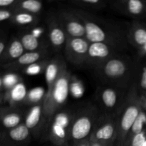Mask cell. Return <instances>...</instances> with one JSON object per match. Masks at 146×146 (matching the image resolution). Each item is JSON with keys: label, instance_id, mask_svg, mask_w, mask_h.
Returning <instances> with one entry per match:
<instances>
[{"label": "cell", "instance_id": "cell-1", "mask_svg": "<svg viewBox=\"0 0 146 146\" xmlns=\"http://www.w3.org/2000/svg\"><path fill=\"white\" fill-rule=\"evenodd\" d=\"M72 10L82 21L86 30L85 38L90 44L102 42L114 47L119 44V34L110 24L87 11L78 9Z\"/></svg>", "mask_w": 146, "mask_h": 146}, {"label": "cell", "instance_id": "cell-2", "mask_svg": "<svg viewBox=\"0 0 146 146\" xmlns=\"http://www.w3.org/2000/svg\"><path fill=\"white\" fill-rule=\"evenodd\" d=\"M71 75L66 68L49 92L46 94L45 99L43 103V118L44 125L48 124L54 115L60 111L65 104L71 85Z\"/></svg>", "mask_w": 146, "mask_h": 146}, {"label": "cell", "instance_id": "cell-3", "mask_svg": "<svg viewBox=\"0 0 146 146\" xmlns=\"http://www.w3.org/2000/svg\"><path fill=\"white\" fill-rule=\"evenodd\" d=\"M142 108L141 101L135 97L134 94H130L125 100L119 111L117 121L118 136L115 146H122L125 136L131 130Z\"/></svg>", "mask_w": 146, "mask_h": 146}, {"label": "cell", "instance_id": "cell-4", "mask_svg": "<svg viewBox=\"0 0 146 146\" xmlns=\"http://www.w3.org/2000/svg\"><path fill=\"white\" fill-rule=\"evenodd\" d=\"M74 114L68 111H59L54 115L48 125V137L56 146H66L70 140V131Z\"/></svg>", "mask_w": 146, "mask_h": 146}, {"label": "cell", "instance_id": "cell-5", "mask_svg": "<svg viewBox=\"0 0 146 146\" xmlns=\"http://www.w3.org/2000/svg\"><path fill=\"white\" fill-rule=\"evenodd\" d=\"M98 118L96 109L94 108H87L75 114L71 124L70 140L76 144L88 139Z\"/></svg>", "mask_w": 146, "mask_h": 146}, {"label": "cell", "instance_id": "cell-6", "mask_svg": "<svg viewBox=\"0 0 146 146\" xmlns=\"http://www.w3.org/2000/svg\"><path fill=\"white\" fill-rule=\"evenodd\" d=\"M96 70L103 79L115 84L127 79L129 74V66L127 61L124 58L115 56L97 67Z\"/></svg>", "mask_w": 146, "mask_h": 146}, {"label": "cell", "instance_id": "cell-7", "mask_svg": "<svg viewBox=\"0 0 146 146\" xmlns=\"http://www.w3.org/2000/svg\"><path fill=\"white\" fill-rule=\"evenodd\" d=\"M117 136L118 127L116 119L106 115L98 118L89 141H97L114 146L116 143Z\"/></svg>", "mask_w": 146, "mask_h": 146}, {"label": "cell", "instance_id": "cell-8", "mask_svg": "<svg viewBox=\"0 0 146 146\" xmlns=\"http://www.w3.org/2000/svg\"><path fill=\"white\" fill-rule=\"evenodd\" d=\"M90 43L86 38L67 37L64 46L66 58L74 65L86 64Z\"/></svg>", "mask_w": 146, "mask_h": 146}, {"label": "cell", "instance_id": "cell-9", "mask_svg": "<svg viewBox=\"0 0 146 146\" xmlns=\"http://www.w3.org/2000/svg\"><path fill=\"white\" fill-rule=\"evenodd\" d=\"M67 37L85 38L86 30L82 21L72 9H64L56 14Z\"/></svg>", "mask_w": 146, "mask_h": 146}, {"label": "cell", "instance_id": "cell-10", "mask_svg": "<svg viewBox=\"0 0 146 146\" xmlns=\"http://www.w3.org/2000/svg\"><path fill=\"white\" fill-rule=\"evenodd\" d=\"M115 53L114 46L110 44L102 42L91 43L88 48L86 64L96 68L106 61L114 56Z\"/></svg>", "mask_w": 146, "mask_h": 146}, {"label": "cell", "instance_id": "cell-11", "mask_svg": "<svg viewBox=\"0 0 146 146\" xmlns=\"http://www.w3.org/2000/svg\"><path fill=\"white\" fill-rule=\"evenodd\" d=\"M48 38L51 46L56 51L64 48L67 36L56 15H50L47 19Z\"/></svg>", "mask_w": 146, "mask_h": 146}, {"label": "cell", "instance_id": "cell-12", "mask_svg": "<svg viewBox=\"0 0 146 146\" xmlns=\"http://www.w3.org/2000/svg\"><path fill=\"white\" fill-rule=\"evenodd\" d=\"M66 68H67L66 64L60 56H55L48 61L44 71L47 84L46 93L51 91L56 80Z\"/></svg>", "mask_w": 146, "mask_h": 146}, {"label": "cell", "instance_id": "cell-13", "mask_svg": "<svg viewBox=\"0 0 146 146\" xmlns=\"http://www.w3.org/2000/svg\"><path fill=\"white\" fill-rule=\"evenodd\" d=\"M99 97L104 108L110 111L115 109L120 111L125 102L122 101V97L119 91L111 87L102 88L99 93Z\"/></svg>", "mask_w": 146, "mask_h": 146}, {"label": "cell", "instance_id": "cell-14", "mask_svg": "<svg viewBox=\"0 0 146 146\" xmlns=\"http://www.w3.org/2000/svg\"><path fill=\"white\" fill-rule=\"evenodd\" d=\"M30 132L36 133L44 125L43 118V104L34 105L27 113L24 123Z\"/></svg>", "mask_w": 146, "mask_h": 146}, {"label": "cell", "instance_id": "cell-15", "mask_svg": "<svg viewBox=\"0 0 146 146\" xmlns=\"http://www.w3.org/2000/svg\"><path fill=\"white\" fill-rule=\"evenodd\" d=\"M115 7L131 17L141 16L145 9V3L141 0H121L115 3Z\"/></svg>", "mask_w": 146, "mask_h": 146}, {"label": "cell", "instance_id": "cell-16", "mask_svg": "<svg viewBox=\"0 0 146 146\" xmlns=\"http://www.w3.org/2000/svg\"><path fill=\"white\" fill-rule=\"evenodd\" d=\"M47 55L48 51L46 48L34 52H25L18 59L16 60L13 65H14L15 67H27L31 64L45 59Z\"/></svg>", "mask_w": 146, "mask_h": 146}, {"label": "cell", "instance_id": "cell-17", "mask_svg": "<svg viewBox=\"0 0 146 146\" xmlns=\"http://www.w3.org/2000/svg\"><path fill=\"white\" fill-rule=\"evenodd\" d=\"M128 37L134 45L139 47L146 46V28L134 24L128 31Z\"/></svg>", "mask_w": 146, "mask_h": 146}, {"label": "cell", "instance_id": "cell-18", "mask_svg": "<svg viewBox=\"0 0 146 146\" xmlns=\"http://www.w3.org/2000/svg\"><path fill=\"white\" fill-rule=\"evenodd\" d=\"M20 41L27 52H34L39 50L46 49L39 38L31 33H26L23 34Z\"/></svg>", "mask_w": 146, "mask_h": 146}, {"label": "cell", "instance_id": "cell-19", "mask_svg": "<svg viewBox=\"0 0 146 146\" xmlns=\"http://www.w3.org/2000/svg\"><path fill=\"white\" fill-rule=\"evenodd\" d=\"M17 11L27 12L33 15L38 16L41 12L43 4L38 0H25V1H17L14 6Z\"/></svg>", "mask_w": 146, "mask_h": 146}, {"label": "cell", "instance_id": "cell-20", "mask_svg": "<svg viewBox=\"0 0 146 146\" xmlns=\"http://www.w3.org/2000/svg\"><path fill=\"white\" fill-rule=\"evenodd\" d=\"M145 124H146V114L141 111L138 115V118H137L136 121H135L133 126L131 127V130L125 136L122 146H128L130 142L132 141V139L135 135L142 133L143 131V127Z\"/></svg>", "mask_w": 146, "mask_h": 146}, {"label": "cell", "instance_id": "cell-21", "mask_svg": "<svg viewBox=\"0 0 146 146\" xmlns=\"http://www.w3.org/2000/svg\"><path fill=\"white\" fill-rule=\"evenodd\" d=\"M71 4L83 11H98L103 9L107 5L106 1L100 0H76L71 1Z\"/></svg>", "mask_w": 146, "mask_h": 146}, {"label": "cell", "instance_id": "cell-22", "mask_svg": "<svg viewBox=\"0 0 146 146\" xmlns=\"http://www.w3.org/2000/svg\"><path fill=\"white\" fill-rule=\"evenodd\" d=\"M9 138L14 142L20 143L28 139L30 135V131L24 123L12 128L9 131Z\"/></svg>", "mask_w": 146, "mask_h": 146}, {"label": "cell", "instance_id": "cell-23", "mask_svg": "<svg viewBox=\"0 0 146 146\" xmlns=\"http://www.w3.org/2000/svg\"><path fill=\"white\" fill-rule=\"evenodd\" d=\"M46 91L42 88V87H36L29 90L27 93V98H26V102L29 104H43L46 97Z\"/></svg>", "mask_w": 146, "mask_h": 146}, {"label": "cell", "instance_id": "cell-24", "mask_svg": "<svg viewBox=\"0 0 146 146\" xmlns=\"http://www.w3.org/2000/svg\"><path fill=\"white\" fill-rule=\"evenodd\" d=\"M17 13L14 16V19L19 25H34L38 22V16L33 15L27 12L17 11Z\"/></svg>", "mask_w": 146, "mask_h": 146}, {"label": "cell", "instance_id": "cell-25", "mask_svg": "<svg viewBox=\"0 0 146 146\" xmlns=\"http://www.w3.org/2000/svg\"><path fill=\"white\" fill-rule=\"evenodd\" d=\"M24 53L25 50L20 40L15 39L11 43L8 49V55L9 58L12 59H18Z\"/></svg>", "mask_w": 146, "mask_h": 146}, {"label": "cell", "instance_id": "cell-26", "mask_svg": "<svg viewBox=\"0 0 146 146\" xmlns=\"http://www.w3.org/2000/svg\"><path fill=\"white\" fill-rule=\"evenodd\" d=\"M27 88L22 83L17 84L12 88L11 93V99L15 102H20L26 100L27 96Z\"/></svg>", "mask_w": 146, "mask_h": 146}, {"label": "cell", "instance_id": "cell-27", "mask_svg": "<svg viewBox=\"0 0 146 146\" xmlns=\"http://www.w3.org/2000/svg\"><path fill=\"white\" fill-rule=\"evenodd\" d=\"M48 59H44L41 61L35 63L25 68V72L29 75H37L45 71L46 67L48 63Z\"/></svg>", "mask_w": 146, "mask_h": 146}, {"label": "cell", "instance_id": "cell-28", "mask_svg": "<svg viewBox=\"0 0 146 146\" xmlns=\"http://www.w3.org/2000/svg\"><path fill=\"white\" fill-rule=\"evenodd\" d=\"M3 124L6 128H14L15 127L20 125L21 122V116L19 114L17 113H12L7 114L3 118Z\"/></svg>", "mask_w": 146, "mask_h": 146}, {"label": "cell", "instance_id": "cell-29", "mask_svg": "<svg viewBox=\"0 0 146 146\" xmlns=\"http://www.w3.org/2000/svg\"><path fill=\"white\" fill-rule=\"evenodd\" d=\"M128 146H146V135L145 131L135 135Z\"/></svg>", "mask_w": 146, "mask_h": 146}, {"label": "cell", "instance_id": "cell-30", "mask_svg": "<svg viewBox=\"0 0 146 146\" xmlns=\"http://www.w3.org/2000/svg\"><path fill=\"white\" fill-rule=\"evenodd\" d=\"M18 81V78H17V76L13 75V74H9V75L6 76L5 78L4 79V83L7 86H13L17 85V83Z\"/></svg>", "mask_w": 146, "mask_h": 146}, {"label": "cell", "instance_id": "cell-31", "mask_svg": "<svg viewBox=\"0 0 146 146\" xmlns=\"http://www.w3.org/2000/svg\"><path fill=\"white\" fill-rule=\"evenodd\" d=\"M12 17V13L8 10H0V21H4Z\"/></svg>", "mask_w": 146, "mask_h": 146}, {"label": "cell", "instance_id": "cell-32", "mask_svg": "<svg viewBox=\"0 0 146 146\" xmlns=\"http://www.w3.org/2000/svg\"><path fill=\"white\" fill-rule=\"evenodd\" d=\"M16 3L15 0H0V7H9Z\"/></svg>", "mask_w": 146, "mask_h": 146}, {"label": "cell", "instance_id": "cell-33", "mask_svg": "<svg viewBox=\"0 0 146 146\" xmlns=\"http://www.w3.org/2000/svg\"><path fill=\"white\" fill-rule=\"evenodd\" d=\"M74 146H90L89 138L86 140H84L83 141H81L79 143H77L74 144Z\"/></svg>", "mask_w": 146, "mask_h": 146}, {"label": "cell", "instance_id": "cell-34", "mask_svg": "<svg viewBox=\"0 0 146 146\" xmlns=\"http://www.w3.org/2000/svg\"><path fill=\"white\" fill-rule=\"evenodd\" d=\"M141 86L146 89V69L144 70L142 78H141Z\"/></svg>", "mask_w": 146, "mask_h": 146}, {"label": "cell", "instance_id": "cell-35", "mask_svg": "<svg viewBox=\"0 0 146 146\" xmlns=\"http://www.w3.org/2000/svg\"><path fill=\"white\" fill-rule=\"evenodd\" d=\"M90 146H113L103 143L97 142V141H90Z\"/></svg>", "mask_w": 146, "mask_h": 146}, {"label": "cell", "instance_id": "cell-36", "mask_svg": "<svg viewBox=\"0 0 146 146\" xmlns=\"http://www.w3.org/2000/svg\"><path fill=\"white\" fill-rule=\"evenodd\" d=\"M4 47H5V45L3 42H0V55L1 54V53L3 52L4 49Z\"/></svg>", "mask_w": 146, "mask_h": 146}, {"label": "cell", "instance_id": "cell-37", "mask_svg": "<svg viewBox=\"0 0 146 146\" xmlns=\"http://www.w3.org/2000/svg\"><path fill=\"white\" fill-rule=\"evenodd\" d=\"M141 104H142V106L143 105L144 106H145V107H146V101H144V102H143V101H141Z\"/></svg>", "mask_w": 146, "mask_h": 146}, {"label": "cell", "instance_id": "cell-38", "mask_svg": "<svg viewBox=\"0 0 146 146\" xmlns=\"http://www.w3.org/2000/svg\"><path fill=\"white\" fill-rule=\"evenodd\" d=\"M1 84H2V81H1V78H0V86H1Z\"/></svg>", "mask_w": 146, "mask_h": 146}]
</instances>
